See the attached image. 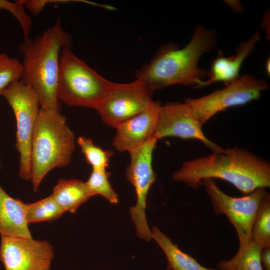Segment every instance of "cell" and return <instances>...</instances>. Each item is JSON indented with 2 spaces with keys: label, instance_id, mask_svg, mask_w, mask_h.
Returning a JSON list of instances; mask_svg holds the SVG:
<instances>
[{
  "label": "cell",
  "instance_id": "cell-1",
  "mask_svg": "<svg viewBox=\"0 0 270 270\" xmlns=\"http://www.w3.org/2000/svg\"><path fill=\"white\" fill-rule=\"evenodd\" d=\"M172 178L195 188L204 179L220 178L247 194L258 188L270 186V164L245 149L227 148L222 152L185 162Z\"/></svg>",
  "mask_w": 270,
  "mask_h": 270
},
{
  "label": "cell",
  "instance_id": "cell-2",
  "mask_svg": "<svg viewBox=\"0 0 270 270\" xmlns=\"http://www.w3.org/2000/svg\"><path fill=\"white\" fill-rule=\"evenodd\" d=\"M216 35L214 30L196 26L184 47L173 44L162 46L151 61L137 72L136 79L154 92L176 84L197 88L208 75L198 66L199 60L216 46Z\"/></svg>",
  "mask_w": 270,
  "mask_h": 270
},
{
  "label": "cell",
  "instance_id": "cell-3",
  "mask_svg": "<svg viewBox=\"0 0 270 270\" xmlns=\"http://www.w3.org/2000/svg\"><path fill=\"white\" fill-rule=\"evenodd\" d=\"M70 35L63 30L59 20L35 39L20 46L23 55L20 80L36 94L40 108L59 111L57 86L61 50L71 47Z\"/></svg>",
  "mask_w": 270,
  "mask_h": 270
},
{
  "label": "cell",
  "instance_id": "cell-4",
  "mask_svg": "<svg viewBox=\"0 0 270 270\" xmlns=\"http://www.w3.org/2000/svg\"><path fill=\"white\" fill-rule=\"evenodd\" d=\"M75 136L60 111L40 108L31 146L30 180L34 192L46 174L70 164Z\"/></svg>",
  "mask_w": 270,
  "mask_h": 270
},
{
  "label": "cell",
  "instance_id": "cell-5",
  "mask_svg": "<svg viewBox=\"0 0 270 270\" xmlns=\"http://www.w3.org/2000/svg\"><path fill=\"white\" fill-rule=\"evenodd\" d=\"M114 84L78 58L71 47L61 50L57 86L58 100L70 106L96 110Z\"/></svg>",
  "mask_w": 270,
  "mask_h": 270
},
{
  "label": "cell",
  "instance_id": "cell-6",
  "mask_svg": "<svg viewBox=\"0 0 270 270\" xmlns=\"http://www.w3.org/2000/svg\"><path fill=\"white\" fill-rule=\"evenodd\" d=\"M1 96L11 106L16 117V148L20 155L19 176L24 180H30L31 146L40 110L38 98L31 87L20 80L10 84Z\"/></svg>",
  "mask_w": 270,
  "mask_h": 270
},
{
  "label": "cell",
  "instance_id": "cell-7",
  "mask_svg": "<svg viewBox=\"0 0 270 270\" xmlns=\"http://www.w3.org/2000/svg\"><path fill=\"white\" fill-rule=\"evenodd\" d=\"M210 198L215 213L223 214L237 232L238 250L245 248L252 241V230L258 209L270 193L260 188L244 196L236 198L222 192L212 178L202 182Z\"/></svg>",
  "mask_w": 270,
  "mask_h": 270
},
{
  "label": "cell",
  "instance_id": "cell-8",
  "mask_svg": "<svg viewBox=\"0 0 270 270\" xmlns=\"http://www.w3.org/2000/svg\"><path fill=\"white\" fill-rule=\"evenodd\" d=\"M158 140L153 136L129 152L130 163L125 171L126 178L134 186L136 196V205L130 208L131 220L136 226L137 236L148 242L152 239V234L147 222L146 208L148 191L156 179L152 164Z\"/></svg>",
  "mask_w": 270,
  "mask_h": 270
},
{
  "label": "cell",
  "instance_id": "cell-9",
  "mask_svg": "<svg viewBox=\"0 0 270 270\" xmlns=\"http://www.w3.org/2000/svg\"><path fill=\"white\" fill-rule=\"evenodd\" d=\"M268 86L264 80L244 74L240 76L222 89L216 90L199 98H188L184 102L190 106L202 126L219 112L258 99Z\"/></svg>",
  "mask_w": 270,
  "mask_h": 270
},
{
  "label": "cell",
  "instance_id": "cell-10",
  "mask_svg": "<svg viewBox=\"0 0 270 270\" xmlns=\"http://www.w3.org/2000/svg\"><path fill=\"white\" fill-rule=\"evenodd\" d=\"M153 92L138 79L126 84L115 83L96 110L104 123L116 128L147 108L153 101Z\"/></svg>",
  "mask_w": 270,
  "mask_h": 270
},
{
  "label": "cell",
  "instance_id": "cell-11",
  "mask_svg": "<svg viewBox=\"0 0 270 270\" xmlns=\"http://www.w3.org/2000/svg\"><path fill=\"white\" fill-rule=\"evenodd\" d=\"M54 257L47 240L1 236L0 260L6 270H50Z\"/></svg>",
  "mask_w": 270,
  "mask_h": 270
},
{
  "label": "cell",
  "instance_id": "cell-12",
  "mask_svg": "<svg viewBox=\"0 0 270 270\" xmlns=\"http://www.w3.org/2000/svg\"><path fill=\"white\" fill-rule=\"evenodd\" d=\"M202 127L188 104L168 102L160 108L154 136L158 140L168 136L198 140L213 152H223L224 148L209 140Z\"/></svg>",
  "mask_w": 270,
  "mask_h": 270
},
{
  "label": "cell",
  "instance_id": "cell-13",
  "mask_svg": "<svg viewBox=\"0 0 270 270\" xmlns=\"http://www.w3.org/2000/svg\"><path fill=\"white\" fill-rule=\"evenodd\" d=\"M160 106L153 100L142 112L116 128L112 144L117 151L129 152L154 136Z\"/></svg>",
  "mask_w": 270,
  "mask_h": 270
},
{
  "label": "cell",
  "instance_id": "cell-14",
  "mask_svg": "<svg viewBox=\"0 0 270 270\" xmlns=\"http://www.w3.org/2000/svg\"><path fill=\"white\" fill-rule=\"evenodd\" d=\"M260 39V33L256 32L248 40L237 46L234 55L225 57L220 52L208 72V80L202 82L197 88L217 82H222L226 86L237 79L240 76V71L242 64L252 54Z\"/></svg>",
  "mask_w": 270,
  "mask_h": 270
},
{
  "label": "cell",
  "instance_id": "cell-15",
  "mask_svg": "<svg viewBox=\"0 0 270 270\" xmlns=\"http://www.w3.org/2000/svg\"><path fill=\"white\" fill-rule=\"evenodd\" d=\"M26 218V204L12 198L0 186L1 236L32 238Z\"/></svg>",
  "mask_w": 270,
  "mask_h": 270
},
{
  "label": "cell",
  "instance_id": "cell-16",
  "mask_svg": "<svg viewBox=\"0 0 270 270\" xmlns=\"http://www.w3.org/2000/svg\"><path fill=\"white\" fill-rule=\"evenodd\" d=\"M64 212L74 213L79 206L94 195L86 182L76 179H60L50 194Z\"/></svg>",
  "mask_w": 270,
  "mask_h": 270
},
{
  "label": "cell",
  "instance_id": "cell-17",
  "mask_svg": "<svg viewBox=\"0 0 270 270\" xmlns=\"http://www.w3.org/2000/svg\"><path fill=\"white\" fill-rule=\"evenodd\" d=\"M154 238L164 252L168 266L172 270H218L201 265L190 255L183 252L158 228L152 230Z\"/></svg>",
  "mask_w": 270,
  "mask_h": 270
},
{
  "label": "cell",
  "instance_id": "cell-18",
  "mask_svg": "<svg viewBox=\"0 0 270 270\" xmlns=\"http://www.w3.org/2000/svg\"><path fill=\"white\" fill-rule=\"evenodd\" d=\"M262 250L252 240L245 248L238 250L232 258L220 260L218 266L222 270H263L260 261Z\"/></svg>",
  "mask_w": 270,
  "mask_h": 270
},
{
  "label": "cell",
  "instance_id": "cell-19",
  "mask_svg": "<svg viewBox=\"0 0 270 270\" xmlns=\"http://www.w3.org/2000/svg\"><path fill=\"white\" fill-rule=\"evenodd\" d=\"M64 211L51 195L32 204H26L28 224L50 222L60 217Z\"/></svg>",
  "mask_w": 270,
  "mask_h": 270
},
{
  "label": "cell",
  "instance_id": "cell-20",
  "mask_svg": "<svg viewBox=\"0 0 270 270\" xmlns=\"http://www.w3.org/2000/svg\"><path fill=\"white\" fill-rule=\"evenodd\" d=\"M252 239L262 249L270 247V194L263 202L256 215Z\"/></svg>",
  "mask_w": 270,
  "mask_h": 270
},
{
  "label": "cell",
  "instance_id": "cell-21",
  "mask_svg": "<svg viewBox=\"0 0 270 270\" xmlns=\"http://www.w3.org/2000/svg\"><path fill=\"white\" fill-rule=\"evenodd\" d=\"M77 142L92 169L106 170L110 159L114 154L112 151L102 149L95 145L91 139L83 136L78 138Z\"/></svg>",
  "mask_w": 270,
  "mask_h": 270
},
{
  "label": "cell",
  "instance_id": "cell-22",
  "mask_svg": "<svg viewBox=\"0 0 270 270\" xmlns=\"http://www.w3.org/2000/svg\"><path fill=\"white\" fill-rule=\"evenodd\" d=\"M110 174L106 170L92 169L88 180L85 182L94 196L100 195L110 203L117 204L118 196L110 182Z\"/></svg>",
  "mask_w": 270,
  "mask_h": 270
},
{
  "label": "cell",
  "instance_id": "cell-23",
  "mask_svg": "<svg viewBox=\"0 0 270 270\" xmlns=\"http://www.w3.org/2000/svg\"><path fill=\"white\" fill-rule=\"evenodd\" d=\"M22 65L18 60L7 54H0V95L12 83L20 80Z\"/></svg>",
  "mask_w": 270,
  "mask_h": 270
},
{
  "label": "cell",
  "instance_id": "cell-24",
  "mask_svg": "<svg viewBox=\"0 0 270 270\" xmlns=\"http://www.w3.org/2000/svg\"><path fill=\"white\" fill-rule=\"evenodd\" d=\"M0 9L6 10L14 18H17L22 11V6L18 1L12 2L6 0H0Z\"/></svg>",
  "mask_w": 270,
  "mask_h": 270
},
{
  "label": "cell",
  "instance_id": "cell-25",
  "mask_svg": "<svg viewBox=\"0 0 270 270\" xmlns=\"http://www.w3.org/2000/svg\"><path fill=\"white\" fill-rule=\"evenodd\" d=\"M260 261L265 270H270V247L262 250Z\"/></svg>",
  "mask_w": 270,
  "mask_h": 270
},
{
  "label": "cell",
  "instance_id": "cell-26",
  "mask_svg": "<svg viewBox=\"0 0 270 270\" xmlns=\"http://www.w3.org/2000/svg\"><path fill=\"white\" fill-rule=\"evenodd\" d=\"M227 2H226L229 5V6L231 8L232 10L235 11L236 12H240L243 10V6L240 4V2L238 1H236V0H228V1H225Z\"/></svg>",
  "mask_w": 270,
  "mask_h": 270
},
{
  "label": "cell",
  "instance_id": "cell-27",
  "mask_svg": "<svg viewBox=\"0 0 270 270\" xmlns=\"http://www.w3.org/2000/svg\"><path fill=\"white\" fill-rule=\"evenodd\" d=\"M270 58L268 60L266 64V70L268 74H270Z\"/></svg>",
  "mask_w": 270,
  "mask_h": 270
},
{
  "label": "cell",
  "instance_id": "cell-28",
  "mask_svg": "<svg viewBox=\"0 0 270 270\" xmlns=\"http://www.w3.org/2000/svg\"><path fill=\"white\" fill-rule=\"evenodd\" d=\"M166 270H172L168 266L166 268Z\"/></svg>",
  "mask_w": 270,
  "mask_h": 270
}]
</instances>
